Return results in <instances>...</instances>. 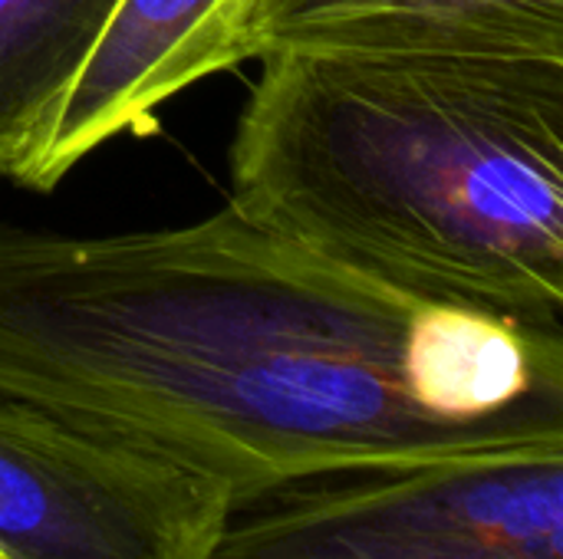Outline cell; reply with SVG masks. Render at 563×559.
I'll return each mask as SVG.
<instances>
[{
  "mask_svg": "<svg viewBox=\"0 0 563 559\" xmlns=\"http://www.w3.org/2000/svg\"><path fill=\"white\" fill-rule=\"evenodd\" d=\"M0 395L234 501L563 438V329L409 297L238 214L73 237L0 221Z\"/></svg>",
  "mask_w": 563,
  "mask_h": 559,
  "instance_id": "obj_1",
  "label": "cell"
},
{
  "mask_svg": "<svg viewBox=\"0 0 563 559\" xmlns=\"http://www.w3.org/2000/svg\"><path fill=\"white\" fill-rule=\"evenodd\" d=\"M231 208L409 297L563 329V63L277 53Z\"/></svg>",
  "mask_w": 563,
  "mask_h": 559,
  "instance_id": "obj_2",
  "label": "cell"
},
{
  "mask_svg": "<svg viewBox=\"0 0 563 559\" xmlns=\"http://www.w3.org/2000/svg\"><path fill=\"white\" fill-rule=\"evenodd\" d=\"M211 559H563V438L267 491Z\"/></svg>",
  "mask_w": 563,
  "mask_h": 559,
  "instance_id": "obj_3",
  "label": "cell"
},
{
  "mask_svg": "<svg viewBox=\"0 0 563 559\" xmlns=\"http://www.w3.org/2000/svg\"><path fill=\"white\" fill-rule=\"evenodd\" d=\"M234 504L175 458L0 395V559H211Z\"/></svg>",
  "mask_w": 563,
  "mask_h": 559,
  "instance_id": "obj_4",
  "label": "cell"
},
{
  "mask_svg": "<svg viewBox=\"0 0 563 559\" xmlns=\"http://www.w3.org/2000/svg\"><path fill=\"white\" fill-rule=\"evenodd\" d=\"M221 26L231 69L277 53L563 63V0H228Z\"/></svg>",
  "mask_w": 563,
  "mask_h": 559,
  "instance_id": "obj_5",
  "label": "cell"
},
{
  "mask_svg": "<svg viewBox=\"0 0 563 559\" xmlns=\"http://www.w3.org/2000/svg\"><path fill=\"white\" fill-rule=\"evenodd\" d=\"M228 0H119L109 26L73 79L49 135L16 181L53 191L82 158L119 135H152L158 109L195 82L231 69Z\"/></svg>",
  "mask_w": 563,
  "mask_h": 559,
  "instance_id": "obj_6",
  "label": "cell"
},
{
  "mask_svg": "<svg viewBox=\"0 0 563 559\" xmlns=\"http://www.w3.org/2000/svg\"><path fill=\"white\" fill-rule=\"evenodd\" d=\"M119 0H0V178L40 155Z\"/></svg>",
  "mask_w": 563,
  "mask_h": 559,
  "instance_id": "obj_7",
  "label": "cell"
}]
</instances>
